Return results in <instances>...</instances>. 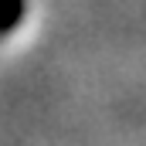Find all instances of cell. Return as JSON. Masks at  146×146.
<instances>
[{"label":"cell","instance_id":"cell-1","mask_svg":"<svg viewBox=\"0 0 146 146\" xmlns=\"http://www.w3.org/2000/svg\"><path fill=\"white\" fill-rule=\"evenodd\" d=\"M24 17H27V0H0V34L17 31Z\"/></svg>","mask_w":146,"mask_h":146}]
</instances>
